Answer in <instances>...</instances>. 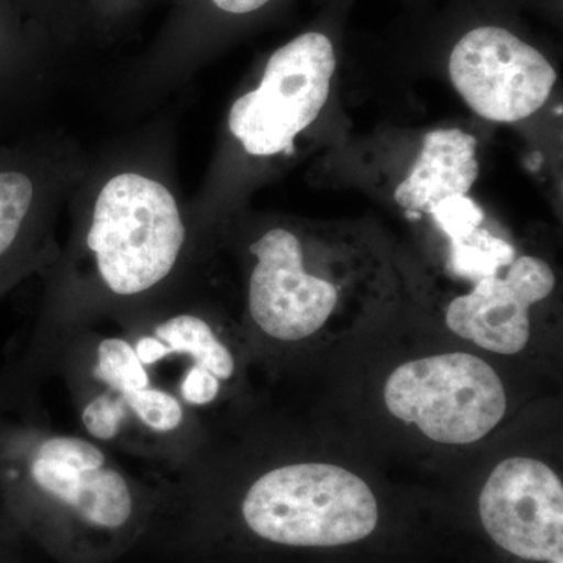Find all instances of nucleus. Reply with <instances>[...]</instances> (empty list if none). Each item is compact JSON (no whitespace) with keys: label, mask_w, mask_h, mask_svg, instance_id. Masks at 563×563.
Listing matches in <instances>:
<instances>
[{"label":"nucleus","mask_w":563,"mask_h":563,"mask_svg":"<svg viewBox=\"0 0 563 563\" xmlns=\"http://www.w3.org/2000/svg\"><path fill=\"white\" fill-rule=\"evenodd\" d=\"M165 136L140 135L88 162L68 202L65 246L40 274L36 332L155 301L185 284L198 217L180 195Z\"/></svg>","instance_id":"nucleus-1"},{"label":"nucleus","mask_w":563,"mask_h":563,"mask_svg":"<svg viewBox=\"0 0 563 563\" xmlns=\"http://www.w3.org/2000/svg\"><path fill=\"white\" fill-rule=\"evenodd\" d=\"M158 496L109 448L54 431L24 385L0 376V514L58 563H111L150 528Z\"/></svg>","instance_id":"nucleus-2"},{"label":"nucleus","mask_w":563,"mask_h":563,"mask_svg":"<svg viewBox=\"0 0 563 563\" xmlns=\"http://www.w3.org/2000/svg\"><path fill=\"white\" fill-rule=\"evenodd\" d=\"M109 320H111L110 317ZM102 333L81 321L33 336L31 351L58 343L68 350L70 387L81 431L106 448L122 446L146 455H181L188 409L155 383L128 333Z\"/></svg>","instance_id":"nucleus-3"},{"label":"nucleus","mask_w":563,"mask_h":563,"mask_svg":"<svg viewBox=\"0 0 563 563\" xmlns=\"http://www.w3.org/2000/svg\"><path fill=\"white\" fill-rule=\"evenodd\" d=\"M90 158L65 136L0 141V298L58 255V220Z\"/></svg>","instance_id":"nucleus-4"},{"label":"nucleus","mask_w":563,"mask_h":563,"mask_svg":"<svg viewBox=\"0 0 563 563\" xmlns=\"http://www.w3.org/2000/svg\"><path fill=\"white\" fill-rule=\"evenodd\" d=\"M244 523L266 542L340 547L366 539L379 521L368 484L332 463H292L262 474L242 503Z\"/></svg>","instance_id":"nucleus-5"},{"label":"nucleus","mask_w":563,"mask_h":563,"mask_svg":"<svg viewBox=\"0 0 563 563\" xmlns=\"http://www.w3.org/2000/svg\"><path fill=\"white\" fill-rule=\"evenodd\" d=\"M335 70V46L325 33L303 32L282 44L266 58L254 88L229 107V139L254 161L291 154L324 110Z\"/></svg>","instance_id":"nucleus-6"},{"label":"nucleus","mask_w":563,"mask_h":563,"mask_svg":"<svg viewBox=\"0 0 563 563\" xmlns=\"http://www.w3.org/2000/svg\"><path fill=\"white\" fill-rule=\"evenodd\" d=\"M384 398L393 417L417 426L433 442L446 444L484 439L507 409L498 374L466 352L404 363L388 377Z\"/></svg>","instance_id":"nucleus-7"},{"label":"nucleus","mask_w":563,"mask_h":563,"mask_svg":"<svg viewBox=\"0 0 563 563\" xmlns=\"http://www.w3.org/2000/svg\"><path fill=\"white\" fill-rule=\"evenodd\" d=\"M121 325L155 383L190 409L220 398L222 384L235 374V357L206 314L188 307L184 287L155 301L102 314Z\"/></svg>","instance_id":"nucleus-8"},{"label":"nucleus","mask_w":563,"mask_h":563,"mask_svg":"<svg viewBox=\"0 0 563 563\" xmlns=\"http://www.w3.org/2000/svg\"><path fill=\"white\" fill-rule=\"evenodd\" d=\"M247 313L258 331L279 342H299L325 324L340 301L328 277L310 272L307 240L295 222L266 225L247 246Z\"/></svg>","instance_id":"nucleus-9"},{"label":"nucleus","mask_w":563,"mask_h":563,"mask_svg":"<svg viewBox=\"0 0 563 563\" xmlns=\"http://www.w3.org/2000/svg\"><path fill=\"white\" fill-rule=\"evenodd\" d=\"M448 73L454 90L477 117L501 124L537 113L558 81L542 52L501 25L466 32L451 51Z\"/></svg>","instance_id":"nucleus-10"},{"label":"nucleus","mask_w":563,"mask_h":563,"mask_svg":"<svg viewBox=\"0 0 563 563\" xmlns=\"http://www.w3.org/2000/svg\"><path fill=\"white\" fill-rule=\"evenodd\" d=\"M485 531L507 553L536 562L563 559V485L547 463L512 457L493 470L479 496Z\"/></svg>","instance_id":"nucleus-11"},{"label":"nucleus","mask_w":563,"mask_h":563,"mask_svg":"<svg viewBox=\"0 0 563 563\" xmlns=\"http://www.w3.org/2000/svg\"><path fill=\"white\" fill-rule=\"evenodd\" d=\"M279 0H169L161 31L125 74L122 90L136 106L154 103L207 57L232 29L255 20Z\"/></svg>","instance_id":"nucleus-12"},{"label":"nucleus","mask_w":563,"mask_h":563,"mask_svg":"<svg viewBox=\"0 0 563 563\" xmlns=\"http://www.w3.org/2000/svg\"><path fill=\"white\" fill-rule=\"evenodd\" d=\"M555 288V274L542 258L523 255L506 273L485 277L468 295L448 306L446 325L483 350L510 355L523 351L531 336L532 306Z\"/></svg>","instance_id":"nucleus-13"},{"label":"nucleus","mask_w":563,"mask_h":563,"mask_svg":"<svg viewBox=\"0 0 563 563\" xmlns=\"http://www.w3.org/2000/svg\"><path fill=\"white\" fill-rule=\"evenodd\" d=\"M60 60L13 0H0V141L31 132L27 118Z\"/></svg>","instance_id":"nucleus-14"},{"label":"nucleus","mask_w":563,"mask_h":563,"mask_svg":"<svg viewBox=\"0 0 563 563\" xmlns=\"http://www.w3.org/2000/svg\"><path fill=\"white\" fill-rule=\"evenodd\" d=\"M477 140L457 128L433 129L422 139L412 168L395 188V202L407 217L429 214L453 196L470 195L479 177Z\"/></svg>","instance_id":"nucleus-15"},{"label":"nucleus","mask_w":563,"mask_h":563,"mask_svg":"<svg viewBox=\"0 0 563 563\" xmlns=\"http://www.w3.org/2000/svg\"><path fill=\"white\" fill-rule=\"evenodd\" d=\"M13 3L63 60L92 44L85 0H13Z\"/></svg>","instance_id":"nucleus-16"},{"label":"nucleus","mask_w":563,"mask_h":563,"mask_svg":"<svg viewBox=\"0 0 563 563\" xmlns=\"http://www.w3.org/2000/svg\"><path fill=\"white\" fill-rule=\"evenodd\" d=\"M512 244L493 235L484 225L457 242L450 243V266L454 274L474 284L485 277L498 276L515 261Z\"/></svg>","instance_id":"nucleus-17"},{"label":"nucleus","mask_w":563,"mask_h":563,"mask_svg":"<svg viewBox=\"0 0 563 563\" xmlns=\"http://www.w3.org/2000/svg\"><path fill=\"white\" fill-rule=\"evenodd\" d=\"M162 0H85L91 43L103 46L124 38Z\"/></svg>","instance_id":"nucleus-18"},{"label":"nucleus","mask_w":563,"mask_h":563,"mask_svg":"<svg viewBox=\"0 0 563 563\" xmlns=\"http://www.w3.org/2000/svg\"><path fill=\"white\" fill-rule=\"evenodd\" d=\"M429 214L437 228L450 239V243L470 235L485 221L483 207L468 195L443 199L432 207Z\"/></svg>","instance_id":"nucleus-19"},{"label":"nucleus","mask_w":563,"mask_h":563,"mask_svg":"<svg viewBox=\"0 0 563 563\" xmlns=\"http://www.w3.org/2000/svg\"><path fill=\"white\" fill-rule=\"evenodd\" d=\"M20 532L0 514V563H20Z\"/></svg>","instance_id":"nucleus-20"},{"label":"nucleus","mask_w":563,"mask_h":563,"mask_svg":"<svg viewBox=\"0 0 563 563\" xmlns=\"http://www.w3.org/2000/svg\"><path fill=\"white\" fill-rule=\"evenodd\" d=\"M551 563H563V561H558V562H551Z\"/></svg>","instance_id":"nucleus-21"}]
</instances>
